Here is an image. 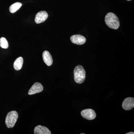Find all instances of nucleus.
<instances>
[{"label":"nucleus","instance_id":"f03ea898","mask_svg":"<svg viewBox=\"0 0 134 134\" xmlns=\"http://www.w3.org/2000/svg\"><path fill=\"white\" fill-rule=\"evenodd\" d=\"M74 80L77 83H83L86 78V72L83 67L78 65L75 67L74 70Z\"/></svg>","mask_w":134,"mask_h":134},{"label":"nucleus","instance_id":"ddd939ff","mask_svg":"<svg viewBox=\"0 0 134 134\" xmlns=\"http://www.w3.org/2000/svg\"><path fill=\"white\" fill-rule=\"evenodd\" d=\"M0 47L5 49H7L8 47V43L7 40L5 37H2L0 38Z\"/></svg>","mask_w":134,"mask_h":134},{"label":"nucleus","instance_id":"7ed1b4c3","mask_svg":"<svg viewBox=\"0 0 134 134\" xmlns=\"http://www.w3.org/2000/svg\"><path fill=\"white\" fill-rule=\"evenodd\" d=\"M18 118V114L16 111H12L8 113L5 120L6 126L11 128L14 126Z\"/></svg>","mask_w":134,"mask_h":134},{"label":"nucleus","instance_id":"dca6fc26","mask_svg":"<svg viewBox=\"0 0 134 134\" xmlns=\"http://www.w3.org/2000/svg\"><path fill=\"white\" fill-rule=\"evenodd\" d=\"M81 134H85V133H82Z\"/></svg>","mask_w":134,"mask_h":134},{"label":"nucleus","instance_id":"2eb2a0df","mask_svg":"<svg viewBox=\"0 0 134 134\" xmlns=\"http://www.w3.org/2000/svg\"><path fill=\"white\" fill-rule=\"evenodd\" d=\"M127 1H132V0H127Z\"/></svg>","mask_w":134,"mask_h":134},{"label":"nucleus","instance_id":"6e6552de","mask_svg":"<svg viewBox=\"0 0 134 134\" xmlns=\"http://www.w3.org/2000/svg\"><path fill=\"white\" fill-rule=\"evenodd\" d=\"M48 14L46 11H41L36 15L35 21L36 24L43 23L48 18Z\"/></svg>","mask_w":134,"mask_h":134},{"label":"nucleus","instance_id":"39448f33","mask_svg":"<svg viewBox=\"0 0 134 134\" xmlns=\"http://www.w3.org/2000/svg\"><path fill=\"white\" fill-rule=\"evenodd\" d=\"M43 85L40 83H35L31 88L29 90L28 94L29 95H34L36 93H39L43 91Z\"/></svg>","mask_w":134,"mask_h":134},{"label":"nucleus","instance_id":"4468645a","mask_svg":"<svg viewBox=\"0 0 134 134\" xmlns=\"http://www.w3.org/2000/svg\"><path fill=\"white\" fill-rule=\"evenodd\" d=\"M134 133L133 132H130L129 133H127L126 134H134Z\"/></svg>","mask_w":134,"mask_h":134},{"label":"nucleus","instance_id":"9b49d317","mask_svg":"<svg viewBox=\"0 0 134 134\" xmlns=\"http://www.w3.org/2000/svg\"><path fill=\"white\" fill-rule=\"evenodd\" d=\"M24 60L21 57L17 58L14 63V68L15 70H19L21 69L23 64Z\"/></svg>","mask_w":134,"mask_h":134},{"label":"nucleus","instance_id":"f8f14e48","mask_svg":"<svg viewBox=\"0 0 134 134\" xmlns=\"http://www.w3.org/2000/svg\"><path fill=\"white\" fill-rule=\"evenodd\" d=\"M22 3L20 2H16L10 7L9 10L10 13H14L17 11L21 7Z\"/></svg>","mask_w":134,"mask_h":134},{"label":"nucleus","instance_id":"423d86ee","mask_svg":"<svg viewBox=\"0 0 134 134\" xmlns=\"http://www.w3.org/2000/svg\"><path fill=\"white\" fill-rule=\"evenodd\" d=\"M122 108L126 110H132L134 107V98L128 97L125 99L122 103Z\"/></svg>","mask_w":134,"mask_h":134},{"label":"nucleus","instance_id":"f257e3e1","mask_svg":"<svg viewBox=\"0 0 134 134\" xmlns=\"http://www.w3.org/2000/svg\"><path fill=\"white\" fill-rule=\"evenodd\" d=\"M105 21L107 25L111 29L117 30L119 27L120 21L118 17L112 12H109L106 15Z\"/></svg>","mask_w":134,"mask_h":134},{"label":"nucleus","instance_id":"1a4fd4ad","mask_svg":"<svg viewBox=\"0 0 134 134\" xmlns=\"http://www.w3.org/2000/svg\"><path fill=\"white\" fill-rule=\"evenodd\" d=\"M43 59L44 62L48 66H50L52 65L53 60L52 55L49 52L45 51L43 52Z\"/></svg>","mask_w":134,"mask_h":134},{"label":"nucleus","instance_id":"0eeeda50","mask_svg":"<svg viewBox=\"0 0 134 134\" xmlns=\"http://www.w3.org/2000/svg\"><path fill=\"white\" fill-rule=\"evenodd\" d=\"M70 40L72 43L76 44L81 45L86 42V38L81 35H74L70 37Z\"/></svg>","mask_w":134,"mask_h":134},{"label":"nucleus","instance_id":"20e7f679","mask_svg":"<svg viewBox=\"0 0 134 134\" xmlns=\"http://www.w3.org/2000/svg\"><path fill=\"white\" fill-rule=\"evenodd\" d=\"M82 117L86 119L91 120L96 118V114L94 110L91 109H86L81 112Z\"/></svg>","mask_w":134,"mask_h":134},{"label":"nucleus","instance_id":"9d476101","mask_svg":"<svg viewBox=\"0 0 134 134\" xmlns=\"http://www.w3.org/2000/svg\"><path fill=\"white\" fill-rule=\"evenodd\" d=\"M35 134H51V132L46 127L38 125L35 127L34 129Z\"/></svg>","mask_w":134,"mask_h":134}]
</instances>
